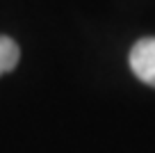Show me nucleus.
Wrapping results in <instances>:
<instances>
[{
    "instance_id": "obj_1",
    "label": "nucleus",
    "mask_w": 155,
    "mask_h": 153,
    "mask_svg": "<svg viewBox=\"0 0 155 153\" xmlns=\"http://www.w3.org/2000/svg\"><path fill=\"white\" fill-rule=\"evenodd\" d=\"M130 69L141 82L155 87V37H146L132 46Z\"/></svg>"
},
{
    "instance_id": "obj_2",
    "label": "nucleus",
    "mask_w": 155,
    "mask_h": 153,
    "mask_svg": "<svg viewBox=\"0 0 155 153\" xmlns=\"http://www.w3.org/2000/svg\"><path fill=\"white\" fill-rule=\"evenodd\" d=\"M21 59V48L14 39L9 37H2L0 34V76H5V73L14 71L16 64Z\"/></svg>"
}]
</instances>
